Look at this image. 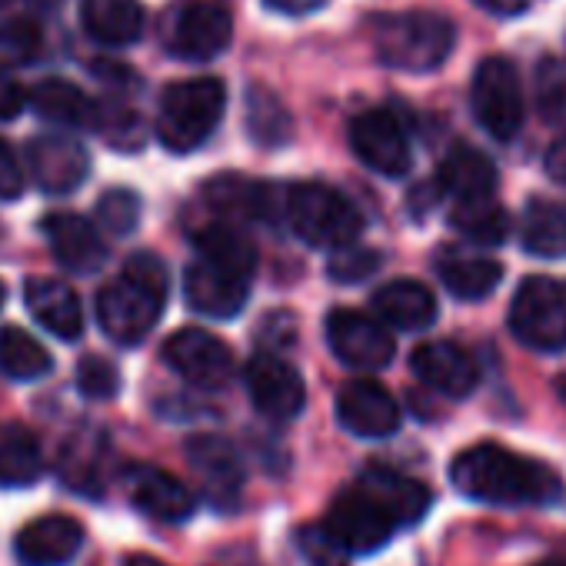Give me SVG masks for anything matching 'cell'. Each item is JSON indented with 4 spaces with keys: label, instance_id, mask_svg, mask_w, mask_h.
Here are the masks:
<instances>
[{
    "label": "cell",
    "instance_id": "34",
    "mask_svg": "<svg viewBox=\"0 0 566 566\" xmlns=\"http://www.w3.org/2000/svg\"><path fill=\"white\" fill-rule=\"evenodd\" d=\"M247 124L256 144L263 147H276V144H287L291 137V114L283 111V104L276 101V94L253 87L250 101H247Z\"/></svg>",
    "mask_w": 566,
    "mask_h": 566
},
{
    "label": "cell",
    "instance_id": "9",
    "mask_svg": "<svg viewBox=\"0 0 566 566\" xmlns=\"http://www.w3.org/2000/svg\"><path fill=\"white\" fill-rule=\"evenodd\" d=\"M327 344L344 367L364 374L387 367L397 350L387 324L360 311H334L327 317Z\"/></svg>",
    "mask_w": 566,
    "mask_h": 566
},
{
    "label": "cell",
    "instance_id": "16",
    "mask_svg": "<svg viewBox=\"0 0 566 566\" xmlns=\"http://www.w3.org/2000/svg\"><path fill=\"white\" fill-rule=\"evenodd\" d=\"M337 420L364 440H384L400 427V407L377 380H350L337 394Z\"/></svg>",
    "mask_w": 566,
    "mask_h": 566
},
{
    "label": "cell",
    "instance_id": "27",
    "mask_svg": "<svg viewBox=\"0 0 566 566\" xmlns=\"http://www.w3.org/2000/svg\"><path fill=\"white\" fill-rule=\"evenodd\" d=\"M440 187L457 197V203L490 200L496 190V167L486 154L460 144L440 164Z\"/></svg>",
    "mask_w": 566,
    "mask_h": 566
},
{
    "label": "cell",
    "instance_id": "12",
    "mask_svg": "<svg viewBox=\"0 0 566 566\" xmlns=\"http://www.w3.org/2000/svg\"><path fill=\"white\" fill-rule=\"evenodd\" d=\"M233 38V21L223 8L217 4H190V8H180L170 24H167V51L180 61H193V64H203V61H213L227 51Z\"/></svg>",
    "mask_w": 566,
    "mask_h": 566
},
{
    "label": "cell",
    "instance_id": "47",
    "mask_svg": "<svg viewBox=\"0 0 566 566\" xmlns=\"http://www.w3.org/2000/svg\"><path fill=\"white\" fill-rule=\"evenodd\" d=\"M4 297H8V291H4V283H0V307H4Z\"/></svg>",
    "mask_w": 566,
    "mask_h": 566
},
{
    "label": "cell",
    "instance_id": "24",
    "mask_svg": "<svg viewBox=\"0 0 566 566\" xmlns=\"http://www.w3.org/2000/svg\"><path fill=\"white\" fill-rule=\"evenodd\" d=\"M377 321L397 331H423L437 317V297L417 280H390L374 294Z\"/></svg>",
    "mask_w": 566,
    "mask_h": 566
},
{
    "label": "cell",
    "instance_id": "14",
    "mask_svg": "<svg viewBox=\"0 0 566 566\" xmlns=\"http://www.w3.org/2000/svg\"><path fill=\"white\" fill-rule=\"evenodd\" d=\"M327 526L337 533V539L350 553H374V549L387 546L397 523L360 486H350L334 496V503L327 510Z\"/></svg>",
    "mask_w": 566,
    "mask_h": 566
},
{
    "label": "cell",
    "instance_id": "5",
    "mask_svg": "<svg viewBox=\"0 0 566 566\" xmlns=\"http://www.w3.org/2000/svg\"><path fill=\"white\" fill-rule=\"evenodd\" d=\"M227 107V87L217 77L177 81L164 91L157 107V140L170 154L197 150L220 124Z\"/></svg>",
    "mask_w": 566,
    "mask_h": 566
},
{
    "label": "cell",
    "instance_id": "26",
    "mask_svg": "<svg viewBox=\"0 0 566 566\" xmlns=\"http://www.w3.org/2000/svg\"><path fill=\"white\" fill-rule=\"evenodd\" d=\"M81 21L104 48H127L144 34V8L137 0H81Z\"/></svg>",
    "mask_w": 566,
    "mask_h": 566
},
{
    "label": "cell",
    "instance_id": "10",
    "mask_svg": "<svg viewBox=\"0 0 566 566\" xmlns=\"http://www.w3.org/2000/svg\"><path fill=\"white\" fill-rule=\"evenodd\" d=\"M164 360L174 374L200 390H217L233 377V354L230 347L200 327H184L167 337Z\"/></svg>",
    "mask_w": 566,
    "mask_h": 566
},
{
    "label": "cell",
    "instance_id": "40",
    "mask_svg": "<svg viewBox=\"0 0 566 566\" xmlns=\"http://www.w3.org/2000/svg\"><path fill=\"white\" fill-rule=\"evenodd\" d=\"M536 94H539V107L556 117L566 114V61L546 57L536 71Z\"/></svg>",
    "mask_w": 566,
    "mask_h": 566
},
{
    "label": "cell",
    "instance_id": "28",
    "mask_svg": "<svg viewBox=\"0 0 566 566\" xmlns=\"http://www.w3.org/2000/svg\"><path fill=\"white\" fill-rule=\"evenodd\" d=\"M203 200L210 203V210H217L227 220H256L266 213L270 187L237 177V174H227L203 187Z\"/></svg>",
    "mask_w": 566,
    "mask_h": 566
},
{
    "label": "cell",
    "instance_id": "42",
    "mask_svg": "<svg viewBox=\"0 0 566 566\" xmlns=\"http://www.w3.org/2000/svg\"><path fill=\"white\" fill-rule=\"evenodd\" d=\"M24 193V170L14 150L0 140V200H18Z\"/></svg>",
    "mask_w": 566,
    "mask_h": 566
},
{
    "label": "cell",
    "instance_id": "44",
    "mask_svg": "<svg viewBox=\"0 0 566 566\" xmlns=\"http://www.w3.org/2000/svg\"><path fill=\"white\" fill-rule=\"evenodd\" d=\"M546 170H549L553 180L566 184V137L556 140V144L549 147V154H546Z\"/></svg>",
    "mask_w": 566,
    "mask_h": 566
},
{
    "label": "cell",
    "instance_id": "39",
    "mask_svg": "<svg viewBox=\"0 0 566 566\" xmlns=\"http://www.w3.org/2000/svg\"><path fill=\"white\" fill-rule=\"evenodd\" d=\"M377 266H380V253L377 250H367L360 243H350L344 250H334V256H331V276L337 283H357V280L370 276Z\"/></svg>",
    "mask_w": 566,
    "mask_h": 566
},
{
    "label": "cell",
    "instance_id": "17",
    "mask_svg": "<svg viewBox=\"0 0 566 566\" xmlns=\"http://www.w3.org/2000/svg\"><path fill=\"white\" fill-rule=\"evenodd\" d=\"M84 546V526L74 516L51 513L31 520L14 536V556L21 566H67Z\"/></svg>",
    "mask_w": 566,
    "mask_h": 566
},
{
    "label": "cell",
    "instance_id": "3",
    "mask_svg": "<svg viewBox=\"0 0 566 566\" xmlns=\"http://www.w3.org/2000/svg\"><path fill=\"white\" fill-rule=\"evenodd\" d=\"M167 291H170V276L164 260L154 253H134L124 263L120 276L111 280L97 294L101 331L120 347L140 344L157 327L167 304Z\"/></svg>",
    "mask_w": 566,
    "mask_h": 566
},
{
    "label": "cell",
    "instance_id": "35",
    "mask_svg": "<svg viewBox=\"0 0 566 566\" xmlns=\"http://www.w3.org/2000/svg\"><path fill=\"white\" fill-rule=\"evenodd\" d=\"M41 54V28L28 18H0V71Z\"/></svg>",
    "mask_w": 566,
    "mask_h": 566
},
{
    "label": "cell",
    "instance_id": "49",
    "mask_svg": "<svg viewBox=\"0 0 566 566\" xmlns=\"http://www.w3.org/2000/svg\"><path fill=\"white\" fill-rule=\"evenodd\" d=\"M539 566H559V563H539Z\"/></svg>",
    "mask_w": 566,
    "mask_h": 566
},
{
    "label": "cell",
    "instance_id": "7",
    "mask_svg": "<svg viewBox=\"0 0 566 566\" xmlns=\"http://www.w3.org/2000/svg\"><path fill=\"white\" fill-rule=\"evenodd\" d=\"M513 337L539 354H556L566 347V287L549 276H530L510 307Z\"/></svg>",
    "mask_w": 566,
    "mask_h": 566
},
{
    "label": "cell",
    "instance_id": "8",
    "mask_svg": "<svg viewBox=\"0 0 566 566\" xmlns=\"http://www.w3.org/2000/svg\"><path fill=\"white\" fill-rule=\"evenodd\" d=\"M473 117L493 140H513L523 127V87L513 61L486 57L473 74Z\"/></svg>",
    "mask_w": 566,
    "mask_h": 566
},
{
    "label": "cell",
    "instance_id": "4",
    "mask_svg": "<svg viewBox=\"0 0 566 566\" xmlns=\"http://www.w3.org/2000/svg\"><path fill=\"white\" fill-rule=\"evenodd\" d=\"M457 28L443 14L403 11L374 21V51L380 64L407 74H430L453 54Z\"/></svg>",
    "mask_w": 566,
    "mask_h": 566
},
{
    "label": "cell",
    "instance_id": "41",
    "mask_svg": "<svg viewBox=\"0 0 566 566\" xmlns=\"http://www.w3.org/2000/svg\"><path fill=\"white\" fill-rule=\"evenodd\" d=\"M28 104H31V91L11 71H0V120L21 117Z\"/></svg>",
    "mask_w": 566,
    "mask_h": 566
},
{
    "label": "cell",
    "instance_id": "32",
    "mask_svg": "<svg viewBox=\"0 0 566 566\" xmlns=\"http://www.w3.org/2000/svg\"><path fill=\"white\" fill-rule=\"evenodd\" d=\"M440 276L447 283V291L460 301H480L493 294L503 280V266L496 260L483 256H450L440 263Z\"/></svg>",
    "mask_w": 566,
    "mask_h": 566
},
{
    "label": "cell",
    "instance_id": "20",
    "mask_svg": "<svg viewBox=\"0 0 566 566\" xmlns=\"http://www.w3.org/2000/svg\"><path fill=\"white\" fill-rule=\"evenodd\" d=\"M124 486H127L130 503L154 520L184 523L193 513V493L174 473H167L160 467H147V463L127 467Z\"/></svg>",
    "mask_w": 566,
    "mask_h": 566
},
{
    "label": "cell",
    "instance_id": "31",
    "mask_svg": "<svg viewBox=\"0 0 566 566\" xmlns=\"http://www.w3.org/2000/svg\"><path fill=\"white\" fill-rule=\"evenodd\" d=\"M54 370L51 350L44 344L21 331V327H4L0 331V374L11 380H41Z\"/></svg>",
    "mask_w": 566,
    "mask_h": 566
},
{
    "label": "cell",
    "instance_id": "23",
    "mask_svg": "<svg viewBox=\"0 0 566 566\" xmlns=\"http://www.w3.org/2000/svg\"><path fill=\"white\" fill-rule=\"evenodd\" d=\"M397 526H410L417 520H423L427 506H430V490L397 470L387 467H370L360 483H357Z\"/></svg>",
    "mask_w": 566,
    "mask_h": 566
},
{
    "label": "cell",
    "instance_id": "48",
    "mask_svg": "<svg viewBox=\"0 0 566 566\" xmlns=\"http://www.w3.org/2000/svg\"><path fill=\"white\" fill-rule=\"evenodd\" d=\"M38 4H54V0H38Z\"/></svg>",
    "mask_w": 566,
    "mask_h": 566
},
{
    "label": "cell",
    "instance_id": "11",
    "mask_svg": "<svg viewBox=\"0 0 566 566\" xmlns=\"http://www.w3.org/2000/svg\"><path fill=\"white\" fill-rule=\"evenodd\" d=\"M243 384H247L253 407L270 420L283 423L304 413V403H307L304 377L276 354H256L243 370Z\"/></svg>",
    "mask_w": 566,
    "mask_h": 566
},
{
    "label": "cell",
    "instance_id": "19",
    "mask_svg": "<svg viewBox=\"0 0 566 566\" xmlns=\"http://www.w3.org/2000/svg\"><path fill=\"white\" fill-rule=\"evenodd\" d=\"M187 460H190L193 473L200 476V483H203V490H207V496L213 503L233 506L240 500L243 463H240V453L233 450V443H227L223 437H213V433L190 437Z\"/></svg>",
    "mask_w": 566,
    "mask_h": 566
},
{
    "label": "cell",
    "instance_id": "18",
    "mask_svg": "<svg viewBox=\"0 0 566 566\" xmlns=\"http://www.w3.org/2000/svg\"><path fill=\"white\" fill-rule=\"evenodd\" d=\"M413 374L420 377V384H427L430 390L443 394V397H467L476 390L480 384V370L476 360L450 340H430L420 344L410 357Z\"/></svg>",
    "mask_w": 566,
    "mask_h": 566
},
{
    "label": "cell",
    "instance_id": "13",
    "mask_svg": "<svg viewBox=\"0 0 566 566\" xmlns=\"http://www.w3.org/2000/svg\"><path fill=\"white\" fill-rule=\"evenodd\" d=\"M350 147L370 170L403 177L410 170V137L390 111H364L350 124Z\"/></svg>",
    "mask_w": 566,
    "mask_h": 566
},
{
    "label": "cell",
    "instance_id": "25",
    "mask_svg": "<svg viewBox=\"0 0 566 566\" xmlns=\"http://www.w3.org/2000/svg\"><path fill=\"white\" fill-rule=\"evenodd\" d=\"M34 111L57 124V127H77V130H97L101 127V104H94L81 87L61 77H48L31 87Z\"/></svg>",
    "mask_w": 566,
    "mask_h": 566
},
{
    "label": "cell",
    "instance_id": "1",
    "mask_svg": "<svg viewBox=\"0 0 566 566\" xmlns=\"http://www.w3.org/2000/svg\"><path fill=\"white\" fill-rule=\"evenodd\" d=\"M197 256L184 273V297L190 311L210 321H230L247 307L256 270L253 243L233 223H207L193 233Z\"/></svg>",
    "mask_w": 566,
    "mask_h": 566
},
{
    "label": "cell",
    "instance_id": "36",
    "mask_svg": "<svg viewBox=\"0 0 566 566\" xmlns=\"http://www.w3.org/2000/svg\"><path fill=\"white\" fill-rule=\"evenodd\" d=\"M297 546L311 566H350L354 556L327 523H304L297 530Z\"/></svg>",
    "mask_w": 566,
    "mask_h": 566
},
{
    "label": "cell",
    "instance_id": "37",
    "mask_svg": "<svg viewBox=\"0 0 566 566\" xmlns=\"http://www.w3.org/2000/svg\"><path fill=\"white\" fill-rule=\"evenodd\" d=\"M97 223L114 233V237H127L137 230L140 223V197L127 187H114L97 200Z\"/></svg>",
    "mask_w": 566,
    "mask_h": 566
},
{
    "label": "cell",
    "instance_id": "46",
    "mask_svg": "<svg viewBox=\"0 0 566 566\" xmlns=\"http://www.w3.org/2000/svg\"><path fill=\"white\" fill-rule=\"evenodd\" d=\"M124 566H167V563H160L157 556H144V553H137V556H130Z\"/></svg>",
    "mask_w": 566,
    "mask_h": 566
},
{
    "label": "cell",
    "instance_id": "6",
    "mask_svg": "<svg viewBox=\"0 0 566 566\" xmlns=\"http://www.w3.org/2000/svg\"><path fill=\"white\" fill-rule=\"evenodd\" d=\"M287 220L294 233L317 250H344L357 243L364 220L357 207L327 184H297L287 190Z\"/></svg>",
    "mask_w": 566,
    "mask_h": 566
},
{
    "label": "cell",
    "instance_id": "45",
    "mask_svg": "<svg viewBox=\"0 0 566 566\" xmlns=\"http://www.w3.org/2000/svg\"><path fill=\"white\" fill-rule=\"evenodd\" d=\"M476 4L500 14V18H516V14H523L530 8V0H476Z\"/></svg>",
    "mask_w": 566,
    "mask_h": 566
},
{
    "label": "cell",
    "instance_id": "22",
    "mask_svg": "<svg viewBox=\"0 0 566 566\" xmlns=\"http://www.w3.org/2000/svg\"><path fill=\"white\" fill-rule=\"evenodd\" d=\"M24 304L28 314L51 331L57 340H77L84 334V307L81 297L54 276H31L24 283Z\"/></svg>",
    "mask_w": 566,
    "mask_h": 566
},
{
    "label": "cell",
    "instance_id": "2",
    "mask_svg": "<svg viewBox=\"0 0 566 566\" xmlns=\"http://www.w3.org/2000/svg\"><path fill=\"white\" fill-rule=\"evenodd\" d=\"M450 483L467 500L496 503V506H526V503L543 506L559 500L563 493V483L549 467L526 460L496 443H480L463 450L450 463Z\"/></svg>",
    "mask_w": 566,
    "mask_h": 566
},
{
    "label": "cell",
    "instance_id": "50",
    "mask_svg": "<svg viewBox=\"0 0 566 566\" xmlns=\"http://www.w3.org/2000/svg\"><path fill=\"white\" fill-rule=\"evenodd\" d=\"M4 4H8V0H0V8H4Z\"/></svg>",
    "mask_w": 566,
    "mask_h": 566
},
{
    "label": "cell",
    "instance_id": "21",
    "mask_svg": "<svg viewBox=\"0 0 566 566\" xmlns=\"http://www.w3.org/2000/svg\"><path fill=\"white\" fill-rule=\"evenodd\" d=\"M44 233L51 240V253L54 260L71 270V273H94L104 266L107 260V243L104 237L97 233V227L81 217V213H67V210H57V213H48L44 220Z\"/></svg>",
    "mask_w": 566,
    "mask_h": 566
},
{
    "label": "cell",
    "instance_id": "30",
    "mask_svg": "<svg viewBox=\"0 0 566 566\" xmlns=\"http://www.w3.org/2000/svg\"><path fill=\"white\" fill-rule=\"evenodd\" d=\"M44 473V453L31 430H0V486H34Z\"/></svg>",
    "mask_w": 566,
    "mask_h": 566
},
{
    "label": "cell",
    "instance_id": "29",
    "mask_svg": "<svg viewBox=\"0 0 566 566\" xmlns=\"http://www.w3.org/2000/svg\"><path fill=\"white\" fill-rule=\"evenodd\" d=\"M523 250L543 260L566 256V210L549 200H533L520 223Z\"/></svg>",
    "mask_w": 566,
    "mask_h": 566
},
{
    "label": "cell",
    "instance_id": "38",
    "mask_svg": "<svg viewBox=\"0 0 566 566\" xmlns=\"http://www.w3.org/2000/svg\"><path fill=\"white\" fill-rule=\"evenodd\" d=\"M77 390L91 400H114L120 394V374L104 357H84L77 367Z\"/></svg>",
    "mask_w": 566,
    "mask_h": 566
},
{
    "label": "cell",
    "instance_id": "33",
    "mask_svg": "<svg viewBox=\"0 0 566 566\" xmlns=\"http://www.w3.org/2000/svg\"><path fill=\"white\" fill-rule=\"evenodd\" d=\"M453 227L476 243H503L510 233V217L493 197L490 200H470V203H457Z\"/></svg>",
    "mask_w": 566,
    "mask_h": 566
},
{
    "label": "cell",
    "instance_id": "43",
    "mask_svg": "<svg viewBox=\"0 0 566 566\" xmlns=\"http://www.w3.org/2000/svg\"><path fill=\"white\" fill-rule=\"evenodd\" d=\"M263 4L280 11V14H287V18H304V14L321 11L327 0H263Z\"/></svg>",
    "mask_w": 566,
    "mask_h": 566
},
{
    "label": "cell",
    "instance_id": "15",
    "mask_svg": "<svg viewBox=\"0 0 566 566\" xmlns=\"http://www.w3.org/2000/svg\"><path fill=\"white\" fill-rule=\"evenodd\" d=\"M28 167L44 193H71L91 174L87 150L67 134H44L28 144Z\"/></svg>",
    "mask_w": 566,
    "mask_h": 566
}]
</instances>
